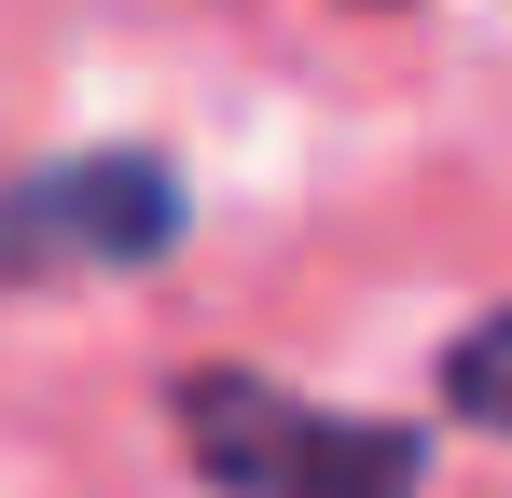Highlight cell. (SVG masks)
<instances>
[{"label": "cell", "mask_w": 512, "mask_h": 498, "mask_svg": "<svg viewBox=\"0 0 512 498\" xmlns=\"http://www.w3.org/2000/svg\"><path fill=\"white\" fill-rule=\"evenodd\" d=\"M180 443H194V471L222 498H416L429 485V429L402 415H319L291 402V388H263V374H180L167 388Z\"/></svg>", "instance_id": "6da1fadb"}, {"label": "cell", "mask_w": 512, "mask_h": 498, "mask_svg": "<svg viewBox=\"0 0 512 498\" xmlns=\"http://www.w3.org/2000/svg\"><path fill=\"white\" fill-rule=\"evenodd\" d=\"M443 415H471V429L512 443V305H485V319L443 346Z\"/></svg>", "instance_id": "3957f363"}, {"label": "cell", "mask_w": 512, "mask_h": 498, "mask_svg": "<svg viewBox=\"0 0 512 498\" xmlns=\"http://www.w3.org/2000/svg\"><path fill=\"white\" fill-rule=\"evenodd\" d=\"M180 166L167 153H70V166H28L0 180V277H139L180 249Z\"/></svg>", "instance_id": "7a4b0ae2"}]
</instances>
